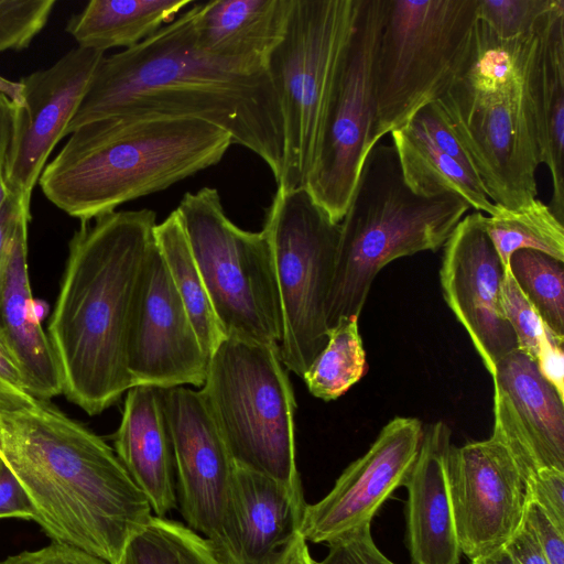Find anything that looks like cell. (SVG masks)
Wrapping results in <instances>:
<instances>
[{"label":"cell","instance_id":"obj_1","mask_svg":"<svg viewBox=\"0 0 564 564\" xmlns=\"http://www.w3.org/2000/svg\"><path fill=\"white\" fill-rule=\"evenodd\" d=\"M196 11L195 3L135 46L104 56L65 134L110 117L199 119L262 159L278 183L284 130L271 79L204 53Z\"/></svg>","mask_w":564,"mask_h":564},{"label":"cell","instance_id":"obj_2","mask_svg":"<svg viewBox=\"0 0 564 564\" xmlns=\"http://www.w3.org/2000/svg\"><path fill=\"white\" fill-rule=\"evenodd\" d=\"M0 460L52 542L107 564L153 516L113 448L48 401L0 410Z\"/></svg>","mask_w":564,"mask_h":564},{"label":"cell","instance_id":"obj_3","mask_svg":"<svg viewBox=\"0 0 564 564\" xmlns=\"http://www.w3.org/2000/svg\"><path fill=\"white\" fill-rule=\"evenodd\" d=\"M152 209L112 212L80 223L47 336L63 394L89 415L113 405L133 387L128 337L137 285L154 241Z\"/></svg>","mask_w":564,"mask_h":564},{"label":"cell","instance_id":"obj_4","mask_svg":"<svg viewBox=\"0 0 564 564\" xmlns=\"http://www.w3.org/2000/svg\"><path fill=\"white\" fill-rule=\"evenodd\" d=\"M231 144L199 119L110 117L74 130L39 184L57 208L90 221L218 164Z\"/></svg>","mask_w":564,"mask_h":564},{"label":"cell","instance_id":"obj_5","mask_svg":"<svg viewBox=\"0 0 564 564\" xmlns=\"http://www.w3.org/2000/svg\"><path fill=\"white\" fill-rule=\"evenodd\" d=\"M544 21L532 33L501 40L478 20L466 67L436 100L488 197L507 209L538 195L534 73Z\"/></svg>","mask_w":564,"mask_h":564},{"label":"cell","instance_id":"obj_6","mask_svg":"<svg viewBox=\"0 0 564 564\" xmlns=\"http://www.w3.org/2000/svg\"><path fill=\"white\" fill-rule=\"evenodd\" d=\"M469 209L454 195L415 194L403 178L394 147L381 140L373 144L339 223L326 308L328 329L359 316L383 267L402 257L438 250Z\"/></svg>","mask_w":564,"mask_h":564},{"label":"cell","instance_id":"obj_7","mask_svg":"<svg viewBox=\"0 0 564 564\" xmlns=\"http://www.w3.org/2000/svg\"><path fill=\"white\" fill-rule=\"evenodd\" d=\"M199 391L234 462L304 497L296 404L279 346L226 337L209 357Z\"/></svg>","mask_w":564,"mask_h":564},{"label":"cell","instance_id":"obj_8","mask_svg":"<svg viewBox=\"0 0 564 564\" xmlns=\"http://www.w3.org/2000/svg\"><path fill=\"white\" fill-rule=\"evenodd\" d=\"M478 0H382L373 76L375 139L438 100L466 67Z\"/></svg>","mask_w":564,"mask_h":564},{"label":"cell","instance_id":"obj_9","mask_svg":"<svg viewBox=\"0 0 564 564\" xmlns=\"http://www.w3.org/2000/svg\"><path fill=\"white\" fill-rule=\"evenodd\" d=\"M358 7L359 0H292L284 36L267 63L284 130L279 188L305 186Z\"/></svg>","mask_w":564,"mask_h":564},{"label":"cell","instance_id":"obj_10","mask_svg":"<svg viewBox=\"0 0 564 564\" xmlns=\"http://www.w3.org/2000/svg\"><path fill=\"white\" fill-rule=\"evenodd\" d=\"M175 210L225 336L279 346L283 319L264 231L236 226L214 187L186 193Z\"/></svg>","mask_w":564,"mask_h":564},{"label":"cell","instance_id":"obj_11","mask_svg":"<svg viewBox=\"0 0 564 564\" xmlns=\"http://www.w3.org/2000/svg\"><path fill=\"white\" fill-rule=\"evenodd\" d=\"M262 230L272 252L282 311L280 359L302 378L328 340L326 308L339 224L305 187H278Z\"/></svg>","mask_w":564,"mask_h":564},{"label":"cell","instance_id":"obj_12","mask_svg":"<svg viewBox=\"0 0 564 564\" xmlns=\"http://www.w3.org/2000/svg\"><path fill=\"white\" fill-rule=\"evenodd\" d=\"M381 12L382 0H359L304 186L337 224L346 214L365 158L377 143L373 62Z\"/></svg>","mask_w":564,"mask_h":564},{"label":"cell","instance_id":"obj_13","mask_svg":"<svg viewBox=\"0 0 564 564\" xmlns=\"http://www.w3.org/2000/svg\"><path fill=\"white\" fill-rule=\"evenodd\" d=\"M171 434L180 512L229 564L225 517L235 462L200 391L160 389Z\"/></svg>","mask_w":564,"mask_h":564},{"label":"cell","instance_id":"obj_14","mask_svg":"<svg viewBox=\"0 0 564 564\" xmlns=\"http://www.w3.org/2000/svg\"><path fill=\"white\" fill-rule=\"evenodd\" d=\"M208 361L154 240L141 269L129 327L133 387H202Z\"/></svg>","mask_w":564,"mask_h":564},{"label":"cell","instance_id":"obj_15","mask_svg":"<svg viewBox=\"0 0 564 564\" xmlns=\"http://www.w3.org/2000/svg\"><path fill=\"white\" fill-rule=\"evenodd\" d=\"M447 477L462 554L474 560L502 549L521 528L528 481L494 435L451 447Z\"/></svg>","mask_w":564,"mask_h":564},{"label":"cell","instance_id":"obj_16","mask_svg":"<svg viewBox=\"0 0 564 564\" xmlns=\"http://www.w3.org/2000/svg\"><path fill=\"white\" fill-rule=\"evenodd\" d=\"M104 56L102 52L77 46L20 80L24 104L14 108L4 164L9 194L31 202L46 161L66 135Z\"/></svg>","mask_w":564,"mask_h":564},{"label":"cell","instance_id":"obj_17","mask_svg":"<svg viewBox=\"0 0 564 564\" xmlns=\"http://www.w3.org/2000/svg\"><path fill=\"white\" fill-rule=\"evenodd\" d=\"M423 424L395 416L379 432L368 451L349 464L330 491L304 508L299 532L306 542L329 543L372 518L403 485L421 443Z\"/></svg>","mask_w":564,"mask_h":564},{"label":"cell","instance_id":"obj_18","mask_svg":"<svg viewBox=\"0 0 564 564\" xmlns=\"http://www.w3.org/2000/svg\"><path fill=\"white\" fill-rule=\"evenodd\" d=\"M482 215H465L443 246L440 282L447 306L492 375L518 345L501 307L505 267L482 228Z\"/></svg>","mask_w":564,"mask_h":564},{"label":"cell","instance_id":"obj_19","mask_svg":"<svg viewBox=\"0 0 564 564\" xmlns=\"http://www.w3.org/2000/svg\"><path fill=\"white\" fill-rule=\"evenodd\" d=\"M492 434L508 449L527 481L544 469L564 471V399L519 349L491 375Z\"/></svg>","mask_w":564,"mask_h":564},{"label":"cell","instance_id":"obj_20","mask_svg":"<svg viewBox=\"0 0 564 564\" xmlns=\"http://www.w3.org/2000/svg\"><path fill=\"white\" fill-rule=\"evenodd\" d=\"M305 506L281 482L235 463L224 527L229 564H275Z\"/></svg>","mask_w":564,"mask_h":564},{"label":"cell","instance_id":"obj_21","mask_svg":"<svg viewBox=\"0 0 564 564\" xmlns=\"http://www.w3.org/2000/svg\"><path fill=\"white\" fill-rule=\"evenodd\" d=\"M449 426L437 421L423 427L416 458L403 485L410 564H459L458 544L447 477L452 447Z\"/></svg>","mask_w":564,"mask_h":564},{"label":"cell","instance_id":"obj_22","mask_svg":"<svg viewBox=\"0 0 564 564\" xmlns=\"http://www.w3.org/2000/svg\"><path fill=\"white\" fill-rule=\"evenodd\" d=\"M30 207L19 214L0 295V335L25 380L28 392L48 401L63 393L57 361L41 325L28 269Z\"/></svg>","mask_w":564,"mask_h":564},{"label":"cell","instance_id":"obj_23","mask_svg":"<svg viewBox=\"0 0 564 564\" xmlns=\"http://www.w3.org/2000/svg\"><path fill=\"white\" fill-rule=\"evenodd\" d=\"M113 446L154 516L164 518L176 508L173 448L160 389L135 386L127 391Z\"/></svg>","mask_w":564,"mask_h":564},{"label":"cell","instance_id":"obj_24","mask_svg":"<svg viewBox=\"0 0 564 564\" xmlns=\"http://www.w3.org/2000/svg\"><path fill=\"white\" fill-rule=\"evenodd\" d=\"M196 7V41L204 53L264 72L284 36L292 0H214Z\"/></svg>","mask_w":564,"mask_h":564},{"label":"cell","instance_id":"obj_25","mask_svg":"<svg viewBox=\"0 0 564 564\" xmlns=\"http://www.w3.org/2000/svg\"><path fill=\"white\" fill-rule=\"evenodd\" d=\"M534 98L541 164L549 169L553 188L549 207L563 223L564 0H555L541 29Z\"/></svg>","mask_w":564,"mask_h":564},{"label":"cell","instance_id":"obj_26","mask_svg":"<svg viewBox=\"0 0 564 564\" xmlns=\"http://www.w3.org/2000/svg\"><path fill=\"white\" fill-rule=\"evenodd\" d=\"M192 0H91L66 25L78 46L131 48L172 22Z\"/></svg>","mask_w":564,"mask_h":564},{"label":"cell","instance_id":"obj_27","mask_svg":"<svg viewBox=\"0 0 564 564\" xmlns=\"http://www.w3.org/2000/svg\"><path fill=\"white\" fill-rule=\"evenodd\" d=\"M390 133L403 178L415 194L424 197L454 195L475 212L488 216L497 213L498 205L490 200L474 170L435 148L408 123Z\"/></svg>","mask_w":564,"mask_h":564},{"label":"cell","instance_id":"obj_28","mask_svg":"<svg viewBox=\"0 0 564 564\" xmlns=\"http://www.w3.org/2000/svg\"><path fill=\"white\" fill-rule=\"evenodd\" d=\"M154 240L198 339L210 357L226 336L213 310L176 210H173L162 223L156 224Z\"/></svg>","mask_w":564,"mask_h":564},{"label":"cell","instance_id":"obj_29","mask_svg":"<svg viewBox=\"0 0 564 564\" xmlns=\"http://www.w3.org/2000/svg\"><path fill=\"white\" fill-rule=\"evenodd\" d=\"M481 225L505 268L511 254L522 249L536 250L564 262L563 223L538 197L519 209L498 205L495 215H482Z\"/></svg>","mask_w":564,"mask_h":564},{"label":"cell","instance_id":"obj_30","mask_svg":"<svg viewBox=\"0 0 564 564\" xmlns=\"http://www.w3.org/2000/svg\"><path fill=\"white\" fill-rule=\"evenodd\" d=\"M115 564H224L213 544L189 527L152 516L126 542Z\"/></svg>","mask_w":564,"mask_h":564},{"label":"cell","instance_id":"obj_31","mask_svg":"<svg viewBox=\"0 0 564 564\" xmlns=\"http://www.w3.org/2000/svg\"><path fill=\"white\" fill-rule=\"evenodd\" d=\"M367 370L358 316H350L329 328L326 346L302 378L312 395L332 401L347 392Z\"/></svg>","mask_w":564,"mask_h":564},{"label":"cell","instance_id":"obj_32","mask_svg":"<svg viewBox=\"0 0 564 564\" xmlns=\"http://www.w3.org/2000/svg\"><path fill=\"white\" fill-rule=\"evenodd\" d=\"M543 252L522 249L509 259V270L524 296L554 336L564 340V267Z\"/></svg>","mask_w":564,"mask_h":564},{"label":"cell","instance_id":"obj_33","mask_svg":"<svg viewBox=\"0 0 564 564\" xmlns=\"http://www.w3.org/2000/svg\"><path fill=\"white\" fill-rule=\"evenodd\" d=\"M555 0H478V20L501 40L536 31Z\"/></svg>","mask_w":564,"mask_h":564},{"label":"cell","instance_id":"obj_34","mask_svg":"<svg viewBox=\"0 0 564 564\" xmlns=\"http://www.w3.org/2000/svg\"><path fill=\"white\" fill-rule=\"evenodd\" d=\"M55 4V0H0V52L26 48Z\"/></svg>","mask_w":564,"mask_h":564},{"label":"cell","instance_id":"obj_35","mask_svg":"<svg viewBox=\"0 0 564 564\" xmlns=\"http://www.w3.org/2000/svg\"><path fill=\"white\" fill-rule=\"evenodd\" d=\"M501 307L514 334L518 349L535 361L541 343L547 332L551 330L546 327L536 310L520 290L509 267L505 268L501 289Z\"/></svg>","mask_w":564,"mask_h":564},{"label":"cell","instance_id":"obj_36","mask_svg":"<svg viewBox=\"0 0 564 564\" xmlns=\"http://www.w3.org/2000/svg\"><path fill=\"white\" fill-rule=\"evenodd\" d=\"M328 552L314 564H395L377 547L371 524H366L329 543Z\"/></svg>","mask_w":564,"mask_h":564},{"label":"cell","instance_id":"obj_37","mask_svg":"<svg viewBox=\"0 0 564 564\" xmlns=\"http://www.w3.org/2000/svg\"><path fill=\"white\" fill-rule=\"evenodd\" d=\"M528 497L564 533V471L544 469L536 473L528 481Z\"/></svg>","mask_w":564,"mask_h":564},{"label":"cell","instance_id":"obj_38","mask_svg":"<svg viewBox=\"0 0 564 564\" xmlns=\"http://www.w3.org/2000/svg\"><path fill=\"white\" fill-rule=\"evenodd\" d=\"M523 524L531 532L550 564H564V533L535 503L529 501Z\"/></svg>","mask_w":564,"mask_h":564},{"label":"cell","instance_id":"obj_39","mask_svg":"<svg viewBox=\"0 0 564 564\" xmlns=\"http://www.w3.org/2000/svg\"><path fill=\"white\" fill-rule=\"evenodd\" d=\"M0 564H107L105 561L78 549L52 542L33 551L10 555Z\"/></svg>","mask_w":564,"mask_h":564},{"label":"cell","instance_id":"obj_40","mask_svg":"<svg viewBox=\"0 0 564 564\" xmlns=\"http://www.w3.org/2000/svg\"><path fill=\"white\" fill-rule=\"evenodd\" d=\"M3 518L36 520L34 508L26 492L2 463L0 468V519Z\"/></svg>","mask_w":564,"mask_h":564},{"label":"cell","instance_id":"obj_41","mask_svg":"<svg viewBox=\"0 0 564 564\" xmlns=\"http://www.w3.org/2000/svg\"><path fill=\"white\" fill-rule=\"evenodd\" d=\"M564 340L547 332L543 338L535 364L541 375L564 399Z\"/></svg>","mask_w":564,"mask_h":564},{"label":"cell","instance_id":"obj_42","mask_svg":"<svg viewBox=\"0 0 564 564\" xmlns=\"http://www.w3.org/2000/svg\"><path fill=\"white\" fill-rule=\"evenodd\" d=\"M23 207H30V203L11 194L8 195L0 207V295L4 283L14 228Z\"/></svg>","mask_w":564,"mask_h":564},{"label":"cell","instance_id":"obj_43","mask_svg":"<svg viewBox=\"0 0 564 564\" xmlns=\"http://www.w3.org/2000/svg\"><path fill=\"white\" fill-rule=\"evenodd\" d=\"M503 549L516 564H550L535 539L523 523Z\"/></svg>","mask_w":564,"mask_h":564},{"label":"cell","instance_id":"obj_44","mask_svg":"<svg viewBox=\"0 0 564 564\" xmlns=\"http://www.w3.org/2000/svg\"><path fill=\"white\" fill-rule=\"evenodd\" d=\"M0 379L12 388L28 392L22 371L0 335ZM29 393V392H28Z\"/></svg>","mask_w":564,"mask_h":564},{"label":"cell","instance_id":"obj_45","mask_svg":"<svg viewBox=\"0 0 564 564\" xmlns=\"http://www.w3.org/2000/svg\"><path fill=\"white\" fill-rule=\"evenodd\" d=\"M307 542L297 531L275 564H314Z\"/></svg>","mask_w":564,"mask_h":564},{"label":"cell","instance_id":"obj_46","mask_svg":"<svg viewBox=\"0 0 564 564\" xmlns=\"http://www.w3.org/2000/svg\"><path fill=\"white\" fill-rule=\"evenodd\" d=\"M15 106L0 93V155L7 154L12 133Z\"/></svg>","mask_w":564,"mask_h":564},{"label":"cell","instance_id":"obj_47","mask_svg":"<svg viewBox=\"0 0 564 564\" xmlns=\"http://www.w3.org/2000/svg\"><path fill=\"white\" fill-rule=\"evenodd\" d=\"M36 398L17 390L0 379V410H15L31 404Z\"/></svg>","mask_w":564,"mask_h":564},{"label":"cell","instance_id":"obj_48","mask_svg":"<svg viewBox=\"0 0 564 564\" xmlns=\"http://www.w3.org/2000/svg\"><path fill=\"white\" fill-rule=\"evenodd\" d=\"M470 564H516L509 553L502 547L494 553L471 560Z\"/></svg>","mask_w":564,"mask_h":564},{"label":"cell","instance_id":"obj_49","mask_svg":"<svg viewBox=\"0 0 564 564\" xmlns=\"http://www.w3.org/2000/svg\"><path fill=\"white\" fill-rule=\"evenodd\" d=\"M6 156L7 154L0 155V207L7 199L9 195V191L4 181V164H6Z\"/></svg>","mask_w":564,"mask_h":564},{"label":"cell","instance_id":"obj_50","mask_svg":"<svg viewBox=\"0 0 564 564\" xmlns=\"http://www.w3.org/2000/svg\"><path fill=\"white\" fill-rule=\"evenodd\" d=\"M2 462L0 460V468H1Z\"/></svg>","mask_w":564,"mask_h":564}]
</instances>
